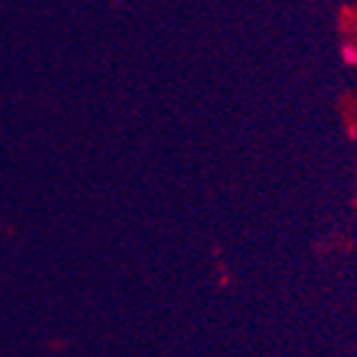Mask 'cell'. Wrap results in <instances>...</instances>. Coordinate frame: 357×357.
<instances>
[{
    "mask_svg": "<svg viewBox=\"0 0 357 357\" xmlns=\"http://www.w3.org/2000/svg\"><path fill=\"white\" fill-rule=\"evenodd\" d=\"M342 53H345L347 63H357V48H352V45H345V48H342Z\"/></svg>",
    "mask_w": 357,
    "mask_h": 357,
    "instance_id": "cell-1",
    "label": "cell"
}]
</instances>
